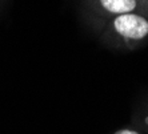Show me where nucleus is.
<instances>
[{
    "label": "nucleus",
    "mask_w": 148,
    "mask_h": 134,
    "mask_svg": "<svg viewBox=\"0 0 148 134\" xmlns=\"http://www.w3.org/2000/svg\"><path fill=\"white\" fill-rule=\"evenodd\" d=\"M116 134H138V133L132 130H120V131H117Z\"/></svg>",
    "instance_id": "7ed1b4c3"
},
{
    "label": "nucleus",
    "mask_w": 148,
    "mask_h": 134,
    "mask_svg": "<svg viewBox=\"0 0 148 134\" xmlns=\"http://www.w3.org/2000/svg\"><path fill=\"white\" fill-rule=\"evenodd\" d=\"M115 28L130 39H143L148 33V21L138 15H120L115 20Z\"/></svg>",
    "instance_id": "f257e3e1"
},
{
    "label": "nucleus",
    "mask_w": 148,
    "mask_h": 134,
    "mask_svg": "<svg viewBox=\"0 0 148 134\" xmlns=\"http://www.w3.org/2000/svg\"><path fill=\"white\" fill-rule=\"evenodd\" d=\"M145 122H147V124H148V117H147V118H145Z\"/></svg>",
    "instance_id": "20e7f679"
},
{
    "label": "nucleus",
    "mask_w": 148,
    "mask_h": 134,
    "mask_svg": "<svg viewBox=\"0 0 148 134\" xmlns=\"http://www.w3.org/2000/svg\"><path fill=\"white\" fill-rule=\"evenodd\" d=\"M103 7L114 14H128L136 7L135 0H101Z\"/></svg>",
    "instance_id": "f03ea898"
}]
</instances>
